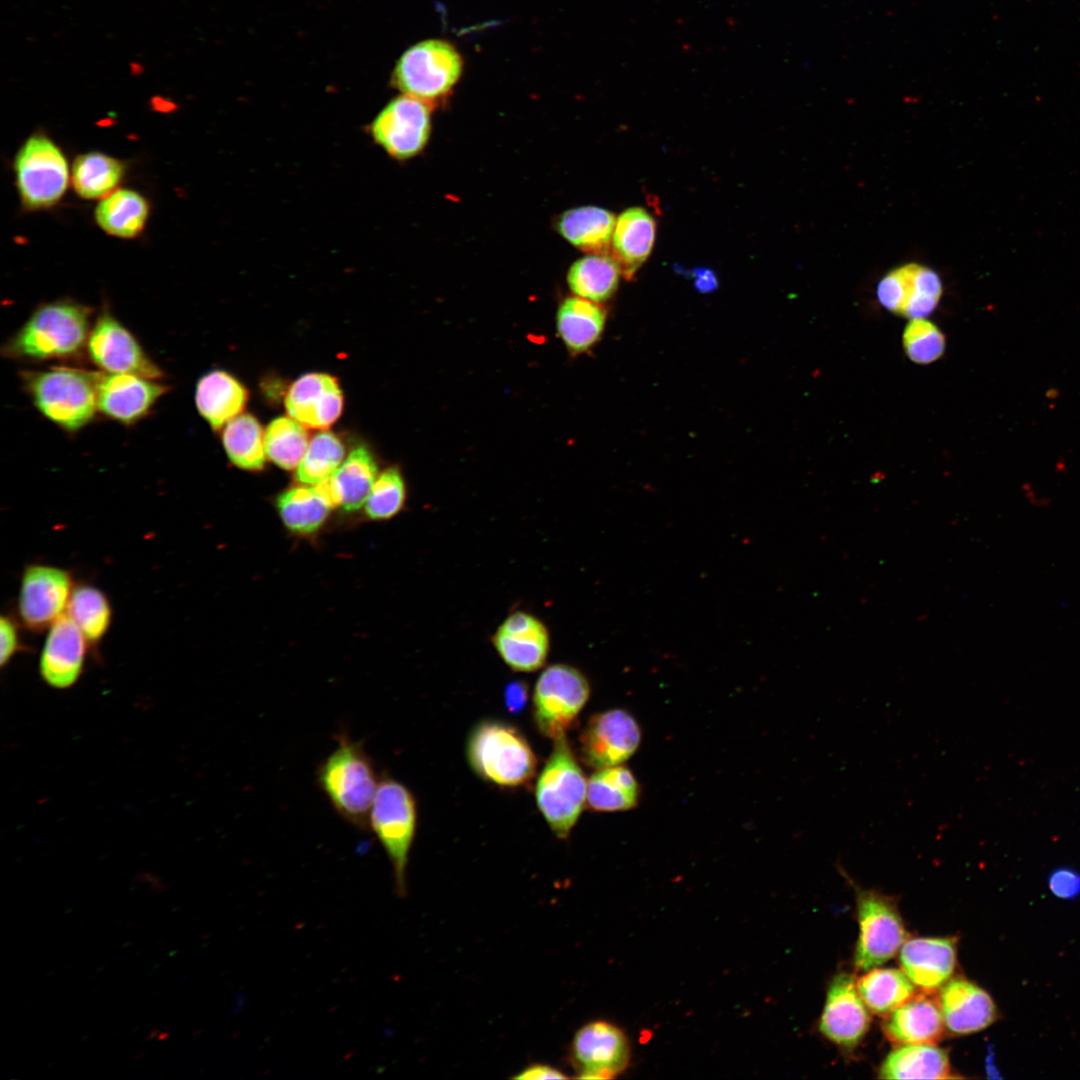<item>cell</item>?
<instances>
[{
	"instance_id": "6da1fadb",
	"label": "cell",
	"mask_w": 1080,
	"mask_h": 1080,
	"mask_svg": "<svg viewBox=\"0 0 1080 1080\" xmlns=\"http://www.w3.org/2000/svg\"><path fill=\"white\" fill-rule=\"evenodd\" d=\"M337 747L319 764L316 781L335 812L365 832L380 779L360 741L337 735Z\"/></svg>"
},
{
	"instance_id": "7a4b0ae2",
	"label": "cell",
	"mask_w": 1080,
	"mask_h": 1080,
	"mask_svg": "<svg viewBox=\"0 0 1080 1080\" xmlns=\"http://www.w3.org/2000/svg\"><path fill=\"white\" fill-rule=\"evenodd\" d=\"M91 313L90 307L71 300L41 304L2 351L7 357L27 360L72 356L87 344Z\"/></svg>"
},
{
	"instance_id": "3957f363",
	"label": "cell",
	"mask_w": 1080,
	"mask_h": 1080,
	"mask_svg": "<svg viewBox=\"0 0 1080 1080\" xmlns=\"http://www.w3.org/2000/svg\"><path fill=\"white\" fill-rule=\"evenodd\" d=\"M466 755L479 777L501 787L529 783L537 767L536 755L522 732L499 720H483L473 727Z\"/></svg>"
},
{
	"instance_id": "277c9868",
	"label": "cell",
	"mask_w": 1080,
	"mask_h": 1080,
	"mask_svg": "<svg viewBox=\"0 0 1080 1080\" xmlns=\"http://www.w3.org/2000/svg\"><path fill=\"white\" fill-rule=\"evenodd\" d=\"M100 373L56 367L23 373L26 391L40 413L67 431H76L94 417Z\"/></svg>"
},
{
	"instance_id": "5b68a950",
	"label": "cell",
	"mask_w": 1080,
	"mask_h": 1080,
	"mask_svg": "<svg viewBox=\"0 0 1080 1080\" xmlns=\"http://www.w3.org/2000/svg\"><path fill=\"white\" fill-rule=\"evenodd\" d=\"M552 752L536 782V802L552 832L569 836L586 802L587 780L566 739L553 740Z\"/></svg>"
},
{
	"instance_id": "8992f818",
	"label": "cell",
	"mask_w": 1080,
	"mask_h": 1080,
	"mask_svg": "<svg viewBox=\"0 0 1080 1080\" xmlns=\"http://www.w3.org/2000/svg\"><path fill=\"white\" fill-rule=\"evenodd\" d=\"M369 828L393 868L400 896L406 892V868L417 828V804L412 792L389 775L380 777L370 811Z\"/></svg>"
},
{
	"instance_id": "52a82bcc",
	"label": "cell",
	"mask_w": 1080,
	"mask_h": 1080,
	"mask_svg": "<svg viewBox=\"0 0 1080 1080\" xmlns=\"http://www.w3.org/2000/svg\"><path fill=\"white\" fill-rule=\"evenodd\" d=\"M16 188L25 209L42 210L56 205L70 180L67 158L48 136H29L14 159Z\"/></svg>"
},
{
	"instance_id": "ba28073f",
	"label": "cell",
	"mask_w": 1080,
	"mask_h": 1080,
	"mask_svg": "<svg viewBox=\"0 0 1080 1080\" xmlns=\"http://www.w3.org/2000/svg\"><path fill=\"white\" fill-rule=\"evenodd\" d=\"M463 60L444 40L421 41L407 49L395 65L391 84L405 95L428 103L447 96L459 80Z\"/></svg>"
},
{
	"instance_id": "9c48e42d",
	"label": "cell",
	"mask_w": 1080,
	"mask_h": 1080,
	"mask_svg": "<svg viewBox=\"0 0 1080 1080\" xmlns=\"http://www.w3.org/2000/svg\"><path fill=\"white\" fill-rule=\"evenodd\" d=\"M590 696L586 676L568 664H553L539 675L533 692L537 730L552 740L566 736Z\"/></svg>"
},
{
	"instance_id": "30bf717a",
	"label": "cell",
	"mask_w": 1080,
	"mask_h": 1080,
	"mask_svg": "<svg viewBox=\"0 0 1080 1080\" xmlns=\"http://www.w3.org/2000/svg\"><path fill=\"white\" fill-rule=\"evenodd\" d=\"M631 1061V1045L626 1033L616 1024L597 1019L582 1025L573 1035L567 1062L579 1079H613L622 1074Z\"/></svg>"
},
{
	"instance_id": "8fae6325",
	"label": "cell",
	"mask_w": 1080,
	"mask_h": 1080,
	"mask_svg": "<svg viewBox=\"0 0 1080 1080\" xmlns=\"http://www.w3.org/2000/svg\"><path fill=\"white\" fill-rule=\"evenodd\" d=\"M367 130L373 142L392 159H411L428 143L431 104L405 94L398 96L378 112Z\"/></svg>"
},
{
	"instance_id": "7c38bea8",
	"label": "cell",
	"mask_w": 1080,
	"mask_h": 1080,
	"mask_svg": "<svg viewBox=\"0 0 1080 1080\" xmlns=\"http://www.w3.org/2000/svg\"><path fill=\"white\" fill-rule=\"evenodd\" d=\"M857 914L860 933L854 964L868 971L894 957L907 940V933L896 905L877 892L858 893Z\"/></svg>"
},
{
	"instance_id": "4fadbf2b",
	"label": "cell",
	"mask_w": 1080,
	"mask_h": 1080,
	"mask_svg": "<svg viewBox=\"0 0 1080 1080\" xmlns=\"http://www.w3.org/2000/svg\"><path fill=\"white\" fill-rule=\"evenodd\" d=\"M73 589L67 570L44 564L27 566L18 596L23 624L35 632L49 628L67 610Z\"/></svg>"
},
{
	"instance_id": "5bb4252c",
	"label": "cell",
	"mask_w": 1080,
	"mask_h": 1080,
	"mask_svg": "<svg viewBox=\"0 0 1080 1080\" xmlns=\"http://www.w3.org/2000/svg\"><path fill=\"white\" fill-rule=\"evenodd\" d=\"M640 740V727L627 711L611 709L597 713L580 735V758L594 769L621 765L635 753Z\"/></svg>"
},
{
	"instance_id": "9a60e30c",
	"label": "cell",
	"mask_w": 1080,
	"mask_h": 1080,
	"mask_svg": "<svg viewBox=\"0 0 1080 1080\" xmlns=\"http://www.w3.org/2000/svg\"><path fill=\"white\" fill-rule=\"evenodd\" d=\"M87 350L92 362L107 373H130L155 380L162 377V371L134 335L107 311L91 328Z\"/></svg>"
},
{
	"instance_id": "2e32d148",
	"label": "cell",
	"mask_w": 1080,
	"mask_h": 1080,
	"mask_svg": "<svg viewBox=\"0 0 1080 1080\" xmlns=\"http://www.w3.org/2000/svg\"><path fill=\"white\" fill-rule=\"evenodd\" d=\"M942 292L938 274L919 263L894 268L881 279L877 288L878 299L887 310L909 319L931 314Z\"/></svg>"
},
{
	"instance_id": "e0dca14e",
	"label": "cell",
	"mask_w": 1080,
	"mask_h": 1080,
	"mask_svg": "<svg viewBox=\"0 0 1080 1080\" xmlns=\"http://www.w3.org/2000/svg\"><path fill=\"white\" fill-rule=\"evenodd\" d=\"M493 646L512 670L534 672L547 661L550 634L535 615L517 610L509 614L492 636Z\"/></svg>"
},
{
	"instance_id": "ac0fdd59",
	"label": "cell",
	"mask_w": 1080,
	"mask_h": 1080,
	"mask_svg": "<svg viewBox=\"0 0 1080 1080\" xmlns=\"http://www.w3.org/2000/svg\"><path fill=\"white\" fill-rule=\"evenodd\" d=\"M867 1006L852 974L841 972L831 981L819 1022L820 1032L844 1048L855 1047L870 1025Z\"/></svg>"
},
{
	"instance_id": "d6986e66",
	"label": "cell",
	"mask_w": 1080,
	"mask_h": 1080,
	"mask_svg": "<svg viewBox=\"0 0 1080 1080\" xmlns=\"http://www.w3.org/2000/svg\"><path fill=\"white\" fill-rule=\"evenodd\" d=\"M167 390L155 379L136 374H100L98 410L118 422L132 424L144 417Z\"/></svg>"
},
{
	"instance_id": "ffe728a7",
	"label": "cell",
	"mask_w": 1080,
	"mask_h": 1080,
	"mask_svg": "<svg viewBox=\"0 0 1080 1080\" xmlns=\"http://www.w3.org/2000/svg\"><path fill=\"white\" fill-rule=\"evenodd\" d=\"M86 642L84 634L68 614L52 623L39 662L40 675L50 687L65 689L77 682L83 671Z\"/></svg>"
},
{
	"instance_id": "44dd1931",
	"label": "cell",
	"mask_w": 1080,
	"mask_h": 1080,
	"mask_svg": "<svg viewBox=\"0 0 1080 1080\" xmlns=\"http://www.w3.org/2000/svg\"><path fill=\"white\" fill-rule=\"evenodd\" d=\"M944 1024L953 1034L967 1035L986 1029L999 1017L990 994L963 977L949 979L938 996Z\"/></svg>"
},
{
	"instance_id": "7402d4cb",
	"label": "cell",
	"mask_w": 1080,
	"mask_h": 1080,
	"mask_svg": "<svg viewBox=\"0 0 1080 1080\" xmlns=\"http://www.w3.org/2000/svg\"><path fill=\"white\" fill-rule=\"evenodd\" d=\"M285 407L289 416L302 425L325 429L340 416L343 395L336 378L323 373H310L291 385Z\"/></svg>"
},
{
	"instance_id": "603a6c76",
	"label": "cell",
	"mask_w": 1080,
	"mask_h": 1080,
	"mask_svg": "<svg viewBox=\"0 0 1080 1080\" xmlns=\"http://www.w3.org/2000/svg\"><path fill=\"white\" fill-rule=\"evenodd\" d=\"M899 952L902 970L921 991L934 993L955 969V938H913L906 940Z\"/></svg>"
},
{
	"instance_id": "cb8c5ba5",
	"label": "cell",
	"mask_w": 1080,
	"mask_h": 1080,
	"mask_svg": "<svg viewBox=\"0 0 1080 1080\" xmlns=\"http://www.w3.org/2000/svg\"><path fill=\"white\" fill-rule=\"evenodd\" d=\"M882 1030L897 1044H936L944 1032L938 997L933 992L916 993L908 1002L885 1015Z\"/></svg>"
},
{
	"instance_id": "d4e9b609",
	"label": "cell",
	"mask_w": 1080,
	"mask_h": 1080,
	"mask_svg": "<svg viewBox=\"0 0 1080 1080\" xmlns=\"http://www.w3.org/2000/svg\"><path fill=\"white\" fill-rule=\"evenodd\" d=\"M656 233L653 217L643 208L634 207L616 219L611 256L620 266L622 276L631 280L649 257Z\"/></svg>"
},
{
	"instance_id": "484cf974",
	"label": "cell",
	"mask_w": 1080,
	"mask_h": 1080,
	"mask_svg": "<svg viewBox=\"0 0 1080 1080\" xmlns=\"http://www.w3.org/2000/svg\"><path fill=\"white\" fill-rule=\"evenodd\" d=\"M247 399L246 388L235 377L222 370L205 374L196 385V407L214 430L220 429L238 416Z\"/></svg>"
},
{
	"instance_id": "4316f807",
	"label": "cell",
	"mask_w": 1080,
	"mask_h": 1080,
	"mask_svg": "<svg viewBox=\"0 0 1080 1080\" xmlns=\"http://www.w3.org/2000/svg\"><path fill=\"white\" fill-rule=\"evenodd\" d=\"M606 318V310L598 303L578 296L568 297L557 310L556 329L570 352L583 353L600 340Z\"/></svg>"
},
{
	"instance_id": "83f0119b",
	"label": "cell",
	"mask_w": 1080,
	"mask_h": 1080,
	"mask_svg": "<svg viewBox=\"0 0 1080 1080\" xmlns=\"http://www.w3.org/2000/svg\"><path fill=\"white\" fill-rule=\"evenodd\" d=\"M615 224V216L610 211L583 206L563 212L556 226L560 235L574 247L589 254H608Z\"/></svg>"
},
{
	"instance_id": "f1b7e54d",
	"label": "cell",
	"mask_w": 1080,
	"mask_h": 1080,
	"mask_svg": "<svg viewBox=\"0 0 1080 1080\" xmlns=\"http://www.w3.org/2000/svg\"><path fill=\"white\" fill-rule=\"evenodd\" d=\"M879 1077L884 1079L952 1078L946 1050L935 1044H902L883 1061Z\"/></svg>"
},
{
	"instance_id": "f546056e",
	"label": "cell",
	"mask_w": 1080,
	"mask_h": 1080,
	"mask_svg": "<svg viewBox=\"0 0 1080 1080\" xmlns=\"http://www.w3.org/2000/svg\"><path fill=\"white\" fill-rule=\"evenodd\" d=\"M149 203L139 192L116 189L100 199L95 209V221L107 234L133 239L145 228L149 216Z\"/></svg>"
},
{
	"instance_id": "4dcf8cb0",
	"label": "cell",
	"mask_w": 1080,
	"mask_h": 1080,
	"mask_svg": "<svg viewBox=\"0 0 1080 1080\" xmlns=\"http://www.w3.org/2000/svg\"><path fill=\"white\" fill-rule=\"evenodd\" d=\"M621 275L611 255L588 254L571 265L567 283L575 296L600 303L613 296Z\"/></svg>"
},
{
	"instance_id": "1f68e13d",
	"label": "cell",
	"mask_w": 1080,
	"mask_h": 1080,
	"mask_svg": "<svg viewBox=\"0 0 1080 1080\" xmlns=\"http://www.w3.org/2000/svg\"><path fill=\"white\" fill-rule=\"evenodd\" d=\"M639 784L633 773L621 765L597 769L587 780L586 802L600 812L624 811L639 800Z\"/></svg>"
},
{
	"instance_id": "d6a6232c",
	"label": "cell",
	"mask_w": 1080,
	"mask_h": 1080,
	"mask_svg": "<svg viewBox=\"0 0 1080 1080\" xmlns=\"http://www.w3.org/2000/svg\"><path fill=\"white\" fill-rule=\"evenodd\" d=\"M124 173L125 166L119 159L97 151L87 152L74 159L71 183L79 197L102 199L117 189Z\"/></svg>"
},
{
	"instance_id": "836d02e7",
	"label": "cell",
	"mask_w": 1080,
	"mask_h": 1080,
	"mask_svg": "<svg viewBox=\"0 0 1080 1080\" xmlns=\"http://www.w3.org/2000/svg\"><path fill=\"white\" fill-rule=\"evenodd\" d=\"M865 1005L875 1014L885 1016L915 996L916 986L903 970L873 969L856 983Z\"/></svg>"
},
{
	"instance_id": "e575fe53",
	"label": "cell",
	"mask_w": 1080,
	"mask_h": 1080,
	"mask_svg": "<svg viewBox=\"0 0 1080 1080\" xmlns=\"http://www.w3.org/2000/svg\"><path fill=\"white\" fill-rule=\"evenodd\" d=\"M377 476L375 460L368 449L358 447L331 476L346 511L359 509L367 500Z\"/></svg>"
},
{
	"instance_id": "d590c367",
	"label": "cell",
	"mask_w": 1080,
	"mask_h": 1080,
	"mask_svg": "<svg viewBox=\"0 0 1080 1080\" xmlns=\"http://www.w3.org/2000/svg\"><path fill=\"white\" fill-rule=\"evenodd\" d=\"M222 442L228 458L246 470H260L265 460L264 432L250 414L230 420L222 432Z\"/></svg>"
},
{
	"instance_id": "8d00e7d4",
	"label": "cell",
	"mask_w": 1080,
	"mask_h": 1080,
	"mask_svg": "<svg viewBox=\"0 0 1080 1080\" xmlns=\"http://www.w3.org/2000/svg\"><path fill=\"white\" fill-rule=\"evenodd\" d=\"M67 614L82 631L87 641L96 644L110 627L112 608L101 590L92 585L83 584L73 589Z\"/></svg>"
},
{
	"instance_id": "74e56055",
	"label": "cell",
	"mask_w": 1080,
	"mask_h": 1080,
	"mask_svg": "<svg viewBox=\"0 0 1080 1080\" xmlns=\"http://www.w3.org/2000/svg\"><path fill=\"white\" fill-rule=\"evenodd\" d=\"M277 507L284 524L297 533H311L325 521L330 506L316 487H294L282 493Z\"/></svg>"
},
{
	"instance_id": "f35d334b",
	"label": "cell",
	"mask_w": 1080,
	"mask_h": 1080,
	"mask_svg": "<svg viewBox=\"0 0 1080 1080\" xmlns=\"http://www.w3.org/2000/svg\"><path fill=\"white\" fill-rule=\"evenodd\" d=\"M309 442L306 429L291 417L276 418L268 425L264 433L266 455L286 470L299 466Z\"/></svg>"
},
{
	"instance_id": "ab89813d",
	"label": "cell",
	"mask_w": 1080,
	"mask_h": 1080,
	"mask_svg": "<svg viewBox=\"0 0 1080 1080\" xmlns=\"http://www.w3.org/2000/svg\"><path fill=\"white\" fill-rule=\"evenodd\" d=\"M344 454V446L335 434L328 431L317 433L310 440L306 453L297 467L296 479L304 484H319L334 474Z\"/></svg>"
},
{
	"instance_id": "60d3db41",
	"label": "cell",
	"mask_w": 1080,
	"mask_h": 1080,
	"mask_svg": "<svg viewBox=\"0 0 1080 1080\" xmlns=\"http://www.w3.org/2000/svg\"><path fill=\"white\" fill-rule=\"evenodd\" d=\"M406 486L400 471L391 467L376 479L366 500V513L372 519H389L403 507Z\"/></svg>"
},
{
	"instance_id": "b9f144b4",
	"label": "cell",
	"mask_w": 1080,
	"mask_h": 1080,
	"mask_svg": "<svg viewBox=\"0 0 1080 1080\" xmlns=\"http://www.w3.org/2000/svg\"><path fill=\"white\" fill-rule=\"evenodd\" d=\"M903 346L911 361L929 364L943 355L945 337L932 322L925 318H914L905 327Z\"/></svg>"
},
{
	"instance_id": "7bdbcfd3",
	"label": "cell",
	"mask_w": 1080,
	"mask_h": 1080,
	"mask_svg": "<svg viewBox=\"0 0 1080 1080\" xmlns=\"http://www.w3.org/2000/svg\"><path fill=\"white\" fill-rule=\"evenodd\" d=\"M1048 888L1057 898L1073 900L1080 895V873L1068 867L1057 868L1048 876Z\"/></svg>"
},
{
	"instance_id": "ee69618b",
	"label": "cell",
	"mask_w": 1080,
	"mask_h": 1080,
	"mask_svg": "<svg viewBox=\"0 0 1080 1080\" xmlns=\"http://www.w3.org/2000/svg\"><path fill=\"white\" fill-rule=\"evenodd\" d=\"M20 649L17 625L11 617L0 619V665H7Z\"/></svg>"
},
{
	"instance_id": "f6af8a7d",
	"label": "cell",
	"mask_w": 1080,
	"mask_h": 1080,
	"mask_svg": "<svg viewBox=\"0 0 1080 1080\" xmlns=\"http://www.w3.org/2000/svg\"><path fill=\"white\" fill-rule=\"evenodd\" d=\"M512 1078L520 1080L567 1079L568 1075L551 1064L534 1062L522 1068Z\"/></svg>"
},
{
	"instance_id": "bcb514c9",
	"label": "cell",
	"mask_w": 1080,
	"mask_h": 1080,
	"mask_svg": "<svg viewBox=\"0 0 1080 1080\" xmlns=\"http://www.w3.org/2000/svg\"><path fill=\"white\" fill-rule=\"evenodd\" d=\"M528 699L527 686L519 681L511 682L505 689V705L511 713L520 712Z\"/></svg>"
},
{
	"instance_id": "7dc6e473",
	"label": "cell",
	"mask_w": 1080,
	"mask_h": 1080,
	"mask_svg": "<svg viewBox=\"0 0 1080 1080\" xmlns=\"http://www.w3.org/2000/svg\"><path fill=\"white\" fill-rule=\"evenodd\" d=\"M716 286V278L709 270L697 272L696 287L703 292L711 291Z\"/></svg>"
},
{
	"instance_id": "c3c4849f",
	"label": "cell",
	"mask_w": 1080,
	"mask_h": 1080,
	"mask_svg": "<svg viewBox=\"0 0 1080 1080\" xmlns=\"http://www.w3.org/2000/svg\"><path fill=\"white\" fill-rule=\"evenodd\" d=\"M153 103H154V106H156V107H157V108H159V109H161V108H163V107H165V108H168V109H169V107H173V106H174V105H173V103H170V102H169L168 100H166V99H163L162 97H155V98L153 99Z\"/></svg>"
},
{
	"instance_id": "681fc988",
	"label": "cell",
	"mask_w": 1080,
	"mask_h": 1080,
	"mask_svg": "<svg viewBox=\"0 0 1080 1080\" xmlns=\"http://www.w3.org/2000/svg\"><path fill=\"white\" fill-rule=\"evenodd\" d=\"M129 67H130V71H131V73L133 75H139V74H141L143 72V66L139 62H136V61L130 62Z\"/></svg>"
}]
</instances>
